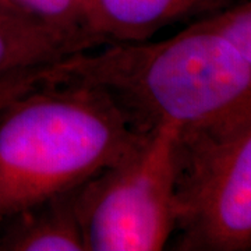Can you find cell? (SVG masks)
<instances>
[{
  "label": "cell",
  "instance_id": "1",
  "mask_svg": "<svg viewBox=\"0 0 251 251\" xmlns=\"http://www.w3.org/2000/svg\"><path fill=\"white\" fill-rule=\"evenodd\" d=\"M103 46L50 66L49 78L106 91L141 133L172 123L180 137L215 134L251 116V62L200 21L156 42Z\"/></svg>",
  "mask_w": 251,
  "mask_h": 251
},
{
  "label": "cell",
  "instance_id": "2",
  "mask_svg": "<svg viewBox=\"0 0 251 251\" xmlns=\"http://www.w3.org/2000/svg\"><path fill=\"white\" fill-rule=\"evenodd\" d=\"M144 135L94 85L48 77L18 95L0 109V225L77 190L125 159Z\"/></svg>",
  "mask_w": 251,
  "mask_h": 251
},
{
  "label": "cell",
  "instance_id": "3",
  "mask_svg": "<svg viewBox=\"0 0 251 251\" xmlns=\"http://www.w3.org/2000/svg\"><path fill=\"white\" fill-rule=\"evenodd\" d=\"M180 128L162 123L77 191L87 251L163 250L179 224Z\"/></svg>",
  "mask_w": 251,
  "mask_h": 251
},
{
  "label": "cell",
  "instance_id": "4",
  "mask_svg": "<svg viewBox=\"0 0 251 251\" xmlns=\"http://www.w3.org/2000/svg\"><path fill=\"white\" fill-rule=\"evenodd\" d=\"M175 250L251 249V116L215 134L179 135Z\"/></svg>",
  "mask_w": 251,
  "mask_h": 251
},
{
  "label": "cell",
  "instance_id": "5",
  "mask_svg": "<svg viewBox=\"0 0 251 251\" xmlns=\"http://www.w3.org/2000/svg\"><path fill=\"white\" fill-rule=\"evenodd\" d=\"M78 188L49 198L3 222L6 229L0 236V250L87 251L77 211Z\"/></svg>",
  "mask_w": 251,
  "mask_h": 251
},
{
  "label": "cell",
  "instance_id": "6",
  "mask_svg": "<svg viewBox=\"0 0 251 251\" xmlns=\"http://www.w3.org/2000/svg\"><path fill=\"white\" fill-rule=\"evenodd\" d=\"M109 42L147 41L162 28L212 16L233 0H98Z\"/></svg>",
  "mask_w": 251,
  "mask_h": 251
},
{
  "label": "cell",
  "instance_id": "7",
  "mask_svg": "<svg viewBox=\"0 0 251 251\" xmlns=\"http://www.w3.org/2000/svg\"><path fill=\"white\" fill-rule=\"evenodd\" d=\"M0 9L70 39L84 52L110 44L98 0H0Z\"/></svg>",
  "mask_w": 251,
  "mask_h": 251
},
{
  "label": "cell",
  "instance_id": "8",
  "mask_svg": "<svg viewBox=\"0 0 251 251\" xmlns=\"http://www.w3.org/2000/svg\"><path fill=\"white\" fill-rule=\"evenodd\" d=\"M84 52L70 39L0 9V80Z\"/></svg>",
  "mask_w": 251,
  "mask_h": 251
},
{
  "label": "cell",
  "instance_id": "9",
  "mask_svg": "<svg viewBox=\"0 0 251 251\" xmlns=\"http://www.w3.org/2000/svg\"><path fill=\"white\" fill-rule=\"evenodd\" d=\"M197 21L226 36L251 62V0L232 3L222 11Z\"/></svg>",
  "mask_w": 251,
  "mask_h": 251
},
{
  "label": "cell",
  "instance_id": "10",
  "mask_svg": "<svg viewBox=\"0 0 251 251\" xmlns=\"http://www.w3.org/2000/svg\"><path fill=\"white\" fill-rule=\"evenodd\" d=\"M49 70H50V66L44 67V69L27 70V72L1 78L0 80V109L4 105H7L10 100L17 98L18 95L42 84L49 77Z\"/></svg>",
  "mask_w": 251,
  "mask_h": 251
}]
</instances>
